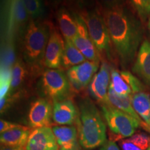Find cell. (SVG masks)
I'll list each match as a JSON object with an SVG mask.
<instances>
[{
    "mask_svg": "<svg viewBox=\"0 0 150 150\" xmlns=\"http://www.w3.org/2000/svg\"><path fill=\"white\" fill-rule=\"evenodd\" d=\"M102 16L120 62L122 66L126 67L134 61L142 42L141 22L122 5L106 8Z\"/></svg>",
    "mask_w": 150,
    "mask_h": 150,
    "instance_id": "6da1fadb",
    "label": "cell"
},
{
    "mask_svg": "<svg viewBox=\"0 0 150 150\" xmlns=\"http://www.w3.org/2000/svg\"><path fill=\"white\" fill-rule=\"evenodd\" d=\"M76 125L79 143L84 149H95L106 142V125L96 106L89 99L80 102Z\"/></svg>",
    "mask_w": 150,
    "mask_h": 150,
    "instance_id": "7a4b0ae2",
    "label": "cell"
},
{
    "mask_svg": "<svg viewBox=\"0 0 150 150\" xmlns=\"http://www.w3.org/2000/svg\"><path fill=\"white\" fill-rule=\"evenodd\" d=\"M51 28L48 24L33 20L28 24L24 37L23 56L29 65L37 66L44 62Z\"/></svg>",
    "mask_w": 150,
    "mask_h": 150,
    "instance_id": "3957f363",
    "label": "cell"
},
{
    "mask_svg": "<svg viewBox=\"0 0 150 150\" xmlns=\"http://www.w3.org/2000/svg\"><path fill=\"white\" fill-rule=\"evenodd\" d=\"M3 33L6 44H13L29 19L22 0H4Z\"/></svg>",
    "mask_w": 150,
    "mask_h": 150,
    "instance_id": "277c9868",
    "label": "cell"
},
{
    "mask_svg": "<svg viewBox=\"0 0 150 150\" xmlns=\"http://www.w3.org/2000/svg\"><path fill=\"white\" fill-rule=\"evenodd\" d=\"M79 15L85 22L90 38L97 50L99 53L106 54L110 59L112 42L103 16L96 11H80Z\"/></svg>",
    "mask_w": 150,
    "mask_h": 150,
    "instance_id": "5b68a950",
    "label": "cell"
},
{
    "mask_svg": "<svg viewBox=\"0 0 150 150\" xmlns=\"http://www.w3.org/2000/svg\"><path fill=\"white\" fill-rule=\"evenodd\" d=\"M100 105L102 115L110 131L120 138L131 137L137 128L142 127L139 121L110 104Z\"/></svg>",
    "mask_w": 150,
    "mask_h": 150,
    "instance_id": "8992f818",
    "label": "cell"
},
{
    "mask_svg": "<svg viewBox=\"0 0 150 150\" xmlns=\"http://www.w3.org/2000/svg\"><path fill=\"white\" fill-rule=\"evenodd\" d=\"M40 81L43 93L53 102L69 99L72 86L61 70L47 69L43 72Z\"/></svg>",
    "mask_w": 150,
    "mask_h": 150,
    "instance_id": "52a82bcc",
    "label": "cell"
},
{
    "mask_svg": "<svg viewBox=\"0 0 150 150\" xmlns=\"http://www.w3.org/2000/svg\"><path fill=\"white\" fill-rule=\"evenodd\" d=\"M110 87L120 96H131L133 94L143 92V83L139 79L127 70L118 71L111 68Z\"/></svg>",
    "mask_w": 150,
    "mask_h": 150,
    "instance_id": "ba28073f",
    "label": "cell"
},
{
    "mask_svg": "<svg viewBox=\"0 0 150 150\" xmlns=\"http://www.w3.org/2000/svg\"><path fill=\"white\" fill-rule=\"evenodd\" d=\"M74 16L77 23V33L71 41L88 61L99 63L100 54L90 38L85 22L79 13H74Z\"/></svg>",
    "mask_w": 150,
    "mask_h": 150,
    "instance_id": "9c48e42d",
    "label": "cell"
},
{
    "mask_svg": "<svg viewBox=\"0 0 150 150\" xmlns=\"http://www.w3.org/2000/svg\"><path fill=\"white\" fill-rule=\"evenodd\" d=\"M110 72L111 68L104 62L89 84L90 95L100 104H110L108 92L110 83Z\"/></svg>",
    "mask_w": 150,
    "mask_h": 150,
    "instance_id": "30bf717a",
    "label": "cell"
},
{
    "mask_svg": "<svg viewBox=\"0 0 150 150\" xmlns=\"http://www.w3.org/2000/svg\"><path fill=\"white\" fill-rule=\"evenodd\" d=\"M99 63L86 61L71 67L67 71V76L71 86L77 91H81L89 85L98 70Z\"/></svg>",
    "mask_w": 150,
    "mask_h": 150,
    "instance_id": "8fae6325",
    "label": "cell"
},
{
    "mask_svg": "<svg viewBox=\"0 0 150 150\" xmlns=\"http://www.w3.org/2000/svg\"><path fill=\"white\" fill-rule=\"evenodd\" d=\"M53 118V108L51 103L45 99H38L31 104L28 120L29 126L33 129L48 127Z\"/></svg>",
    "mask_w": 150,
    "mask_h": 150,
    "instance_id": "7c38bea8",
    "label": "cell"
},
{
    "mask_svg": "<svg viewBox=\"0 0 150 150\" xmlns=\"http://www.w3.org/2000/svg\"><path fill=\"white\" fill-rule=\"evenodd\" d=\"M65 41L56 29L51 28L50 39L47 45L44 65L49 69L62 68V59L64 52Z\"/></svg>",
    "mask_w": 150,
    "mask_h": 150,
    "instance_id": "4fadbf2b",
    "label": "cell"
},
{
    "mask_svg": "<svg viewBox=\"0 0 150 150\" xmlns=\"http://www.w3.org/2000/svg\"><path fill=\"white\" fill-rule=\"evenodd\" d=\"M25 150H59L52 129L48 127L31 130Z\"/></svg>",
    "mask_w": 150,
    "mask_h": 150,
    "instance_id": "5bb4252c",
    "label": "cell"
},
{
    "mask_svg": "<svg viewBox=\"0 0 150 150\" xmlns=\"http://www.w3.org/2000/svg\"><path fill=\"white\" fill-rule=\"evenodd\" d=\"M59 150H81L76 127L58 125L52 128Z\"/></svg>",
    "mask_w": 150,
    "mask_h": 150,
    "instance_id": "9a60e30c",
    "label": "cell"
},
{
    "mask_svg": "<svg viewBox=\"0 0 150 150\" xmlns=\"http://www.w3.org/2000/svg\"><path fill=\"white\" fill-rule=\"evenodd\" d=\"M53 120L59 125L72 126L76 123L79 111L70 99L53 102Z\"/></svg>",
    "mask_w": 150,
    "mask_h": 150,
    "instance_id": "2e32d148",
    "label": "cell"
},
{
    "mask_svg": "<svg viewBox=\"0 0 150 150\" xmlns=\"http://www.w3.org/2000/svg\"><path fill=\"white\" fill-rule=\"evenodd\" d=\"M132 71L144 83L150 86V42L148 40L142 41Z\"/></svg>",
    "mask_w": 150,
    "mask_h": 150,
    "instance_id": "e0dca14e",
    "label": "cell"
},
{
    "mask_svg": "<svg viewBox=\"0 0 150 150\" xmlns=\"http://www.w3.org/2000/svg\"><path fill=\"white\" fill-rule=\"evenodd\" d=\"M31 130L29 127L20 126L1 133L0 141L1 145L25 148Z\"/></svg>",
    "mask_w": 150,
    "mask_h": 150,
    "instance_id": "ac0fdd59",
    "label": "cell"
},
{
    "mask_svg": "<svg viewBox=\"0 0 150 150\" xmlns=\"http://www.w3.org/2000/svg\"><path fill=\"white\" fill-rule=\"evenodd\" d=\"M57 21L65 40H72L77 33V23L74 14L71 13L65 7H61L57 12Z\"/></svg>",
    "mask_w": 150,
    "mask_h": 150,
    "instance_id": "d6986e66",
    "label": "cell"
},
{
    "mask_svg": "<svg viewBox=\"0 0 150 150\" xmlns=\"http://www.w3.org/2000/svg\"><path fill=\"white\" fill-rule=\"evenodd\" d=\"M108 99H109L110 104L118 109L122 110L126 113L129 114L137 120L139 121L142 125V128L146 129L147 131L150 132V129L146 124L142 120V119L139 117V115L135 111L134 107L131 101V96H120L113 91L111 88L109 86V89L108 92Z\"/></svg>",
    "mask_w": 150,
    "mask_h": 150,
    "instance_id": "ffe728a7",
    "label": "cell"
},
{
    "mask_svg": "<svg viewBox=\"0 0 150 150\" xmlns=\"http://www.w3.org/2000/svg\"><path fill=\"white\" fill-rule=\"evenodd\" d=\"M131 101L135 111L150 129V95L140 92L133 94Z\"/></svg>",
    "mask_w": 150,
    "mask_h": 150,
    "instance_id": "44dd1931",
    "label": "cell"
},
{
    "mask_svg": "<svg viewBox=\"0 0 150 150\" xmlns=\"http://www.w3.org/2000/svg\"><path fill=\"white\" fill-rule=\"evenodd\" d=\"M88 61L71 40H65L64 52L62 59V68L68 70L71 67Z\"/></svg>",
    "mask_w": 150,
    "mask_h": 150,
    "instance_id": "7402d4cb",
    "label": "cell"
},
{
    "mask_svg": "<svg viewBox=\"0 0 150 150\" xmlns=\"http://www.w3.org/2000/svg\"><path fill=\"white\" fill-rule=\"evenodd\" d=\"M150 145V137L143 133L134 134L121 142L122 150H147Z\"/></svg>",
    "mask_w": 150,
    "mask_h": 150,
    "instance_id": "603a6c76",
    "label": "cell"
},
{
    "mask_svg": "<svg viewBox=\"0 0 150 150\" xmlns=\"http://www.w3.org/2000/svg\"><path fill=\"white\" fill-rule=\"evenodd\" d=\"M27 70L24 63L21 61L18 60L14 63L11 69V83L10 93L19 88L25 79Z\"/></svg>",
    "mask_w": 150,
    "mask_h": 150,
    "instance_id": "cb8c5ba5",
    "label": "cell"
},
{
    "mask_svg": "<svg viewBox=\"0 0 150 150\" xmlns=\"http://www.w3.org/2000/svg\"><path fill=\"white\" fill-rule=\"evenodd\" d=\"M133 8L142 22L150 17V0H129Z\"/></svg>",
    "mask_w": 150,
    "mask_h": 150,
    "instance_id": "d4e9b609",
    "label": "cell"
},
{
    "mask_svg": "<svg viewBox=\"0 0 150 150\" xmlns=\"http://www.w3.org/2000/svg\"><path fill=\"white\" fill-rule=\"evenodd\" d=\"M22 2L29 17L32 19L40 18L44 13L40 0H22Z\"/></svg>",
    "mask_w": 150,
    "mask_h": 150,
    "instance_id": "484cf974",
    "label": "cell"
},
{
    "mask_svg": "<svg viewBox=\"0 0 150 150\" xmlns=\"http://www.w3.org/2000/svg\"><path fill=\"white\" fill-rule=\"evenodd\" d=\"M21 125H18L16 123H12L10 122L4 120H1L0 121V132L4 133L6 131L11 130V129L17 128V127H20Z\"/></svg>",
    "mask_w": 150,
    "mask_h": 150,
    "instance_id": "4316f807",
    "label": "cell"
},
{
    "mask_svg": "<svg viewBox=\"0 0 150 150\" xmlns=\"http://www.w3.org/2000/svg\"><path fill=\"white\" fill-rule=\"evenodd\" d=\"M100 1L106 7V8H111L122 5V0H100Z\"/></svg>",
    "mask_w": 150,
    "mask_h": 150,
    "instance_id": "83f0119b",
    "label": "cell"
},
{
    "mask_svg": "<svg viewBox=\"0 0 150 150\" xmlns=\"http://www.w3.org/2000/svg\"><path fill=\"white\" fill-rule=\"evenodd\" d=\"M99 150H120V149L115 142L112 140H108L105 142Z\"/></svg>",
    "mask_w": 150,
    "mask_h": 150,
    "instance_id": "f1b7e54d",
    "label": "cell"
},
{
    "mask_svg": "<svg viewBox=\"0 0 150 150\" xmlns=\"http://www.w3.org/2000/svg\"><path fill=\"white\" fill-rule=\"evenodd\" d=\"M67 4L74 8L81 9L84 6L86 0H66Z\"/></svg>",
    "mask_w": 150,
    "mask_h": 150,
    "instance_id": "f546056e",
    "label": "cell"
},
{
    "mask_svg": "<svg viewBox=\"0 0 150 150\" xmlns=\"http://www.w3.org/2000/svg\"><path fill=\"white\" fill-rule=\"evenodd\" d=\"M51 2L54 5H57V4H59L60 3L62 2V1H63V0H50Z\"/></svg>",
    "mask_w": 150,
    "mask_h": 150,
    "instance_id": "4dcf8cb0",
    "label": "cell"
},
{
    "mask_svg": "<svg viewBox=\"0 0 150 150\" xmlns=\"http://www.w3.org/2000/svg\"><path fill=\"white\" fill-rule=\"evenodd\" d=\"M148 29H149V33H150V17L148 19Z\"/></svg>",
    "mask_w": 150,
    "mask_h": 150,
    "instance_id": "1f68e13d",
    "label": "cell"
},
{
    "mask_svg": "<svg viewBox=\"0 0 150 150\" xmlns=\"http://www.w3.org/2000/svg\"><path fill=\"white\" fill-rule=\"evenodd\" d=\"M147 150H150V145H149V148H148Z\"/></svg>",
    "mask_w": 150,
    "mask_h": 150,
    "instance_id": "d6a6232c",
    "label": "cell"
}]
</instances>
